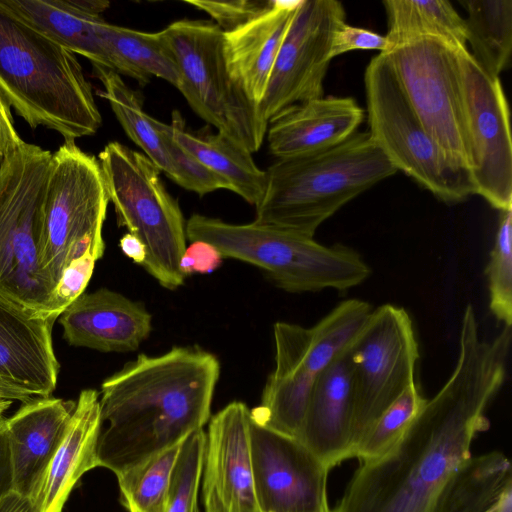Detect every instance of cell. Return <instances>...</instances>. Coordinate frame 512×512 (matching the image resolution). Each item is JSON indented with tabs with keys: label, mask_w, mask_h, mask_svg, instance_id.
Here are the masks:
<instances>
[{
	"label": "cell",
	"mask_w": 512,
	"mask_h": 512,
	"mask_svg": "<svg viewBox=\"0 0 512 512\" xmlns=\"http://www.w3.org/2000/svg\"><path fill=\"white\" fill-rule=\"evenodd\" d=\"M511 336L504 326L483 339L474 307H465L452 374L395 444L361 463L338 512H434L473 440L489 428L485 412L504 383Z\"/></svg>",
	"instance_id": "cell-1"
},
{
	"label": "cell",
	"mask_w": 512,
	"mask_h": 512,
	"mask_svg": "<svg viewBox=\"0 0 512 512\" xmlns=\"http://www.w3.org/2000/svg\"><path fill=\"white\" fill-rule=\"evenodd\" d=\"M220 362L199 346L139 354L101 384L98 467L119 476L203 429Z\"/></svg>",
	"instance_id": "cell-2"
},
{
	"label": "cell",
	"mask_w": 512,
	"mask_h": 512,
	"mask_svg": "<svg viewBox=\"0 0 512 512\" xmlns=\"http://www.w3.org/2000/svg\"><path fill=\"white\" fill-rule=\"evenodd\" d=\"M0 93L31 128L44 126L65 142L91 136L102 124L76 55L1 6Z\"/></svg>",
	"instance_id": "cell-3"
},
{
	"label": "cell",
	"mask_w": 512,
	"mask_h": 512,
	"mask_svg": "<svg viewBox=\"0 0 512 512\" xmlns=\"http://www.w3.org/2000/svg\"><path fill=\"white\" fill-rule=\"evenodd\" d=\"M397 171L368 132L325 150L277 159L265 170L254 221L313 237L342 206Z\"/></svg>",
	"instance_id": "cell-4"
},
{
	"label": "cell",
	"mask_w": 512,
	"mask_h": 512,
	"mask_svg": "<svg viewBox=\"0 0 512 512\" xmlns=\"http://www.w3.org/2000/svg\"><path fill=\"white\" fill-rule=\"evenodd\" d=\"M191 242L204 241L225 258L264 270L282 290L290 293L345 291L364 282L371 273L361 255L340 244L325 246L294 231L256 221L232 224L193 214L186 222Z\"/></svg>",
	"instance_id": "cell-5"
},
{
	"label": "cell",
	"mask_w": 512,
	"mask_h": 512,
	"mask_svg": "<svg viewBox=\"0 0 512 512\" xmlns=\"http://www.w3.org/2000/svg\"><path fill=\"white\" fill-rule=\"evenodd\" d=\"M372 310L364 300L348 299L312 327L276 322L275 368L250 418L297 438L314 382L354 342Z\"/></svg>",
	"instance_id": "cell-6"
},
{
	"label": "cell",
	"mask_w": 512,
	"mask_h": 512,
	"mask_svg": "<svg viewBox=\"0 0 512 512\" xmlns=\"http://www.w3.org/2000/svg\"><path fill=\"white\" fill-rule=\"evenodd\" d=\"M117 224L145 246L141 265L158 283L176 290L185 277L179 264L186 245V223L160 170L143 153L109 142L98 158Z\"/></svg>",
	"instance_id": "cell-7"
},
{
	"label": "cell",
	"mask_w": 512,
	"mask_h": 512,
	"mask_svg": "<svg viewBox=\"0 0 512 512\" xmlns=\"http://www.w3.org/2000/svg\"><path fill=\"white\" fill-rule=\"evenodd\" d=\"M161 33L177 64V89L191 109L218 133L257 152L268 122L230 75L223 31L210 20L181 19Z\"/></svg>",
	"instance_id": "cell-8"
},
{
	"label": "cell",
	"mask_w": 512,
	"mask_h": 512,
	"mask_svg": "<svg viewBox=\"0 0 512 512\" xmlns=\"http://www.w3.org/2000/svg\"><path fill=\"white\" fill-rule=\"evenodd\" d=\"M51 159L23 141L0 170V293L47 318L53 288L41 273L39 248Z\"/></svg>",
	"instance_id": "cell-9"
},
{
	"label": "cell",
	"mask_w": 512,
	"mask_h": 512,
	"mask_svg": "<svg viewBox=\"0 0 512 512\" xmlns=\"http://www.w3.org/2000/svg\"><path fill=\"white\" fill-rule=\"evenodd\" d=\"M369 135L397 170L445 203L475 194L470 171L432 138L414 113L382 54L364 73Z\"/></svg>",
	"instance_id": "cell-10"
},
{
	"label": "cell",
	"mask_w": 512,
	"mask_h": 512,
	"mask_svg": "<svg viewBox=\"0 0 512 512\" xmlns=\"http://www.w3.org/2000/svg\"><path fill=\"white\" fill-rule=\"evenodd\" d=\"M108 203L99 161L75 142H65L52 154L43 202L39 267L52 288L87 249L103 256Z\"/></svg>",
	"instance_id": "cell-11"
},
{
	"label": "cell",
	"mask_w": 512,
	"mask_h": 512,
	"mask_svg": "<svg viewBox=\"0 0 512 512\" xmlns=\"http://www.w3.org/2000/svg\"><path fill=\"white\" fill-rule=\"evenodd\" d=\"M459 50L436 38H420L380 54L428 133L470 171Z\"/></svg>",
	"instance_id": "cell-12"
},
{
	"label": "cell",
	"mask_w": 512,
	"mask_h": 512,
	"mask_svg": "<svg viewBox=\"0 0 512 512\" xmlns=\"http://www.w3.org/2000/svg\"><path fill=\"white\" fill-rule=\"evenodd\" d=\"M351 359L354 452L375 420L416 382L419 346L409 313L393 304L373 309L353 342Z\"/></svg>",
	"instance_id": "cell-13"
},
{
	"label": "cell",
	"mask_w": 512,
	"mask_h": 512,
	"mask_svg": "<svg viewBox=\"0 0 512 512\" xmlns=\"http://www.w3.org/2000/svg\"><path fill=\"white\" fill-rule=\"evenodd\" d=\"M475 194L493 208H512V141L508 102L468 49L459 50Z\"/></svg>",
	"instance_id": "cell-14"
},
{
	"label": "cell",
	"mask_w": 512,
	"mask_h": 512,
	"mask_svg": "<svg viewBox=\"0 0 512 512\" xmlns=\"http://www.w3.org/2000/svg\"><path fill=\"white\" fill-rule=\"evenodd\" d=\"M342 22H345V10L341 2L301 1L259 104L267 122L292 105L324 96L332 36Z\"/></svg>",
	"instance_id": "cell-15"
},
{
	"label": "cell",
	"mask_w": 512,
	"mask_h": 512,
	"mask_svg": "<svg viewBox=\"0 0 512 512\" xmlns=\"http://www.w3.org/2000/svg\"><path fill=\"white\" fill-rule=\"evenodd\" d=\"M255 494L260 512H328L330 469L301 441L254 422L249 425Z\"/></svg>",
	"instance_id": "cell-16"
},
{
	"label": "cell",
	"mask_w": 512,
	"mask_h": 512,
	"mask_svg": "<svg viewBox=\"0 0 512 512\" xmlns=\"http://www.w3.org/2000/svg\"><path fill=\"white\" fill-rule=\"evenodd\" d=\"M250 410L234 401L210 419L202 471L204 512H260L250 454Z\"/></svg>",
	"instance_id": "cell-17"
},
{
	"label": "cell",
	"mask_w": 512,
	"mask_h": 512,
	"mask_svg": "<svg viewBox=\"0 0 512 512\" xmlns=\"http://www.w3.org/2000/svg\"><path fill=\"white\" fill-rule=\"evenodd\" d=\"M54 322L0 293V378L35 397H50L59 372Z\"/></svg>",
	"instance_id": "cell-18"
},
{
	"label": "cell",
	"mask_w": 512,
	"mask_h": 512,
	"mask_svg": "<svg viewBox=\"0 0 512 512\" xmlns=\"http://www.w3.org/2000/svg\"><path fill=\"white\" fill-rule=\"evenodd\" d=\"M352 345L314 382L297 437L330 470L353 456Z\"/></svg>",
	"instance_id": "cell-19"
},
{
	"label": "cell",
	"mask_w": 512,
	"mask_h": 512,
	"mask_svg": "<svg viewBox=\"0 0 512 512\" xmlns=\"http://www.w3.org/2000/svg\"><path fill=\"white\" fill-rule=\"evenodd\" d=\"M58 318L70 345L101 352L134 351L152 330L142 302L107 288L83 293Z\"/></svg>",
	"instance_id": "cell-20"
},
{
	"label": "cell",
	"mask_w": 512,
	"mask_h": 512,
	"mask_svg": "<svg viewBox=\"0 0 512 512\" xmlns=\"http://www.w3.org/2000/svg\"><path fill=\"white\" fill-rule=\"evenodd\" d=\"M75 407V401L35 397L6 418L13 491L33 498Z\"/></svg>",
	"instance_id": "cell-21"
},
{
	"label": "cell",
	"mask_w": 512,
	"mask_h": 512,
	"mask_svg": "<svg viewBox=\"0 0 512 512\" xmlns=\"http://www.w3.org/2000/svg\"><path fill=\"white\" fill-rule=\"evenodd\" d=\"M364 110L351 97H319L292 105L268 122L269 152L277 159L334 147L357 132Z\"/></svg>",
	"instance_id": "cell-22"
},
{
	"label": "cell",
	"mask_w": 512,
	"mask_h": 512,
	"mask_svg": "<svg viewBox=\"0 0 512 512\" xmlns=\"http://www.w3.org/2000/svg\"><path fill=\"white\" fill-rule=\"evenodd\" d=\"M101 426L99 392L82 390L64 436L30 500L32 512L63 511L76 483L86 472L98 467Z\"/></svg>",
	"instance_id": "cell-23"
},
{
	"label": "cell",
	"mask_w": 512,
	"mask_h": 512,
	"mask_svg": "<svg viewBox=\"0 0 512 512\" xmlns=\"http://www.w3.org/2000/svg\"><path fill=\"white\" fill-rule=\"evenodd\" d=\"M302 0H273L265 12L223 32V48L234 81L256 105L261 103L281 44Z\"/></svg>",
	"instance_id": "cell-24"
},
{
	"label": "cell",
	"mask_w": 512,
	"mask_h": 512,
	"mask_svg": "<svg viewBox=\"0 0 512 512\" xmlns=\"http://www.w3.org/2000/svg\"><path fill=\"white\" fill-rule=\"evenodd\" d=\"M0 6L54 41L112 70L99 27L109 2L101 0H0Z\"/></svg>",
	"instance_id": "cell-25"
},
{
	"label": "cell",
	"mask_w": 512,
	"mask_h": 512,
	"mask_svg": "<svg viewBox=\"0 0 512 512\" xmlns=\"http://www.w3.org/2000/svg\"><path fill=\"white\" fill-rule=\"evenodd\" d=\"M170 127L174 141L225 181L228 190L251 205L260 201L266 186V173L256 165L250 152L207 127L196 131L188 129L178 111L172 113Z\"/></svg>",
	"instance_id": "cell-26"
},
{
	"label": "cell",
	"mask_w": 512,
	"mask_h": 512,
	"mask_svg": "<svg viewBox=\"0 0 512 512\" xmlns=\"http://www.w3.org/2000/svg\"><path fill=\"white\" fill-rule=\"evenodd\" d=\"M92 67L94 76L103 87L97 94L109 103L127 136L160 172L175 181L176 170L170 155L173 142L170 124L146 113L141 95L130 88L120 74L106 67Z\"/></svg>",
	"instance_id": "cell-27"
},
{
	"label": "cell",
	"mask_w": 512,
	"mask_h": 512,
	"mask_svg": "<svg viewBox=\"0 0 512 512\" xmlns=\"http://www.w3.org/2000/svg\"><path fill=\"white\" fill-rule=\"evenodd\" d=\"M511 487V463L502 452L471 454L448 479L434 512H496Z\"/></svg>",
	"instance_id": "cell-28"
},
{
	"label": "cell",
	"mask_w": 512,
	"mask_h": 512,
	"mask_svg": "<svg viewBox=\"0 0 512 512\" xmlns=\"http://www.w3.org/2000/svg\"><path fill=\"white\" fill-rule=\"evenodd\" d=\"M99 35L116 73L136 80L141 86L155 76L178 87L177 64L161 31L143 32L103 20Z\"/></svg>",
	"instance_id": "cell-29"
},
{
	"label": "cell",
	"mask_w": 512,
	"mask_h": 512,
	"mask_svg": "<svg viewBox=\"0 0 512 512\" xmlns=\"http://www.w3.org/2000/svg\"><path fill=\"white\" fill-rule=\"evenodd\" d=\"M383 5L390 49L420 38H436L456 49H467L465 20L449 1L385 0Z\"/></svg>",
	"instance_id": "cell-30"
},
{
	"label": "cell",
	"mask_w": 512,
	"mask_h": 512,
	"mask_svg": "<svg viewBox=\"0 0 512 512\" xmlns=\"http://www.w3.org/2000/svg\"><path fill=\"white\" fill-rule=\"evenodd\" d=\"M466 9L467 44L472 57L492 78H499L512 52V0H460Z\"/></svg>",
	"instance_id": "cell-31"
},
{
	"label": "cell",
	"mask_w": 512,
	"mask_h": 512,
	"mask_svg": "<svg viewBox=\"0 0 512 512\" xmlns=\"http://www.w3.org/2000/svg\"><path fill=\"white\" fill-rule=\"evenodd\" d=\"M181 443L117 476L127 512H165L172 471Z\"/></svg>",
	"instance_id": "cell-32"
},
{
	"label": "cell",
	"mask_w": 512,
	"mask_h": 512,
	"mask_svg": "<svg viewBox=\"0 0 512 512\" xmlns=\"http://www.w3.org/2000/svg\"><path fill=\"white\" fill-rule=\"evenodd\" d=\"M426 401L416 382L408 386L365 432L353 458L364 463L385 453L405 433Z\"/></svg>",
	"instance_id": "cell-33"
},
{
	"label": "cell",
	"mask_w": 512,
	"mask_h": 512,
	"mask_svg": "<svg viewBox=\"0 0 512 512\" xmlns=\"http://www.w3.org/2000/svg\"><path fill=\"white\" fill-rule=\"evenodd\" d=\"M489 307L494 317L512 325V208L500 211L498 229L485 269Z\"/></svg>",
	"instance_id": "cell-34"
},
{
	"label": "cell",
	"mask_w": 512,
	"mask_h": 512,
	"mask_svg": "<svg viewBox=\"0 0 512 512\" xmlns=\"http://www.w3.org/2000/svg\"><path fill=\"white\" fill-rule=\"evenodd\" d=\"M206 432L191 433L180 446L172 471L165 512H200L198 491L202 478Z\"/></svg>",
	"instance_id": "cell-35"
},
{
	"label": "cell",
	"mask_w": 512,
	"mask_h": 512,
	"mask_svg": "<svg viewBox=\"0 0 512 512\" xmlns=\"http://www.w3.org/2000/svg\"><path fill=\"white\" fill-rule=\"evenodd\" d=\"M99 260L91 248L74 258L63 269L52 289L48 303V316L56 320L80 295L91 279L95 263Z\"/></svg>",
	"instance_id": "cell-36"
},
{
	"label": "cell",
	"mask_w": 512,
	"mask_h": 512,
	"mask_svg": "<svg viewBox=\"0 0 512 512\" xmlns=\"http://www.w3.org/2000/svg\"><path fill=\"white\" fill-rule=\"evenodd\" d=\"M208 14L223 31H232L265 12L273 0L184 1Z\"/></svg>",
	"instance_id": "cell-37"
},
{
	"label": "cell",
	"mask_w": 512,
	"mask_h": 512,
	"mask_svg": "<svg viewBox=\"0 0 512 512\" xmlns=\"http://www.w3.org/2000/svg\"><path fill=\"white\" fill-rule=\"evenodd\" d=\"M389 49L390 45L385 35L342 22L333 33L329 57L332 60L355 50H378L379 53H384Z\"/></svg>",
	"instance_id": "cell-38"
},
{
	"label": "cell",
	"mask_w": 512,
	"mask_h": 512,
	"mask_svg": "<svg viewBox=\"0 0 512 512\" xmlns=\"http://www.w3.org/2000/svg\"><path fill=\"white\" fill-rule=\"evenodd\" d=\"M223 260L214 246L204 241H193L186 247L179 268L184 277L193 273L210 274L221 266Z\"/></svg>",
	"instance_id": "cell-39"
},
{
	"label": "cell",
	"mask_w": 512,
	"mask_h": 512,
	"mask_svg": "<svg viewBox=\"0 0 512 512\" xmlns=\"http://www.w3.org/2000/svg\"><path fill=\"white\" fill-rule=\"evenodd\" d=\"M13 121L11 106L0 93V170L6 159L22 144Z\"/></svg>",
	"instance_id": "cell-40"
},
{
	"label": "cell",
	"mask_w": 512,
	"mask_h": 512,
	"mask_svg": "<svg viewBox=\"0 0 512 512\" xmlns=\"http://www.w3.org/2000/svg\"><path fill=\"white\" fill-rule=\"evenodd\" d=\"M13 490L6 418L0 415V498Z\"/></svg>",
	"instance_id": "cell-41"
},
{
	"label": "cell",
	"mask_w": 512,
	"mask_h": 512,
	"mask_svg": "<svg viewBox=\"0 0 512 512\" xmlns=\"http://www.w3.org/2000/svg\"><path fill=\"white\" fill-rule=\"evenodd\" d=\"M119 246L122 252L134 263L142 265L146 258L143 243L134 235L125 233L120 239Z\"/></svg>",
	"instance_id": "cell-42"
},
{
	"label": "cell",
	"mask_w": 512,
	"mask_h": 512,
	"mask_svg": "<svg viewBox=\"0 0 512 512\" xmlns=\"http://www.w3.org/2000/svg\"><path fill=\"white\" fill-rule=\"evenodd\" d=\"M0 512H32L31 502L12 490L0 498Z\"/></svg>",
	"instance_id": "cell-43"
},
{
	"label": "cell",
	"mask_w": 512,
	"mask_h": 512,
	"mask_svg": "<svg viewBox=\"0 0 512 512\" xmlns=\"http://www.w3.org/2000/svg\"><path fill=\"white\" fill-rule=\"evenodd\" d=\"M35 398L30 392L0 378V399L26 403Z\"/></svg>",
	"instance_id": "cell-44"
},
{
	"label": "cell",
	"mask_w": 512,
	"mask_h": 512,
	"mask_svg": "<svg viewBox=\"0 0 512 512\" xmlns=\"http://www.w3.org/2000/svg\"><path fill=\"white\" fill-rule=\"evenodd\" d=\"M496 512H512V488L505 492Z\"/></svg>",
	"instance_id": "cell-45"
},
{
	"label": "cell",
	"mask_w": 512,
	"mask_h": 512,
	"mask_svg": "<svg viewBox=\"0 0 512 512\" xmlns=\"http://www.w3.org/2000/svg\"><path fill=\"white\" fill-rule=\"evenodd\" d=\"M12 402L11 400L0 399V415L11 406Z\"/></svg>",
	"instance_id": "cell-46"
},
{
	"label": "cell",
	"mask_w": 512,
	"mask_h": 512,
	"mask_svg": "<svg viewBox=\"0 0 512 512\" xmlns=\"http://www.w3.org/2000/svg\"><path fill=\"white\" fill-rule=\"evenodd\" d=\"M328 512H338L337 508L330 509Z\"/></svg>",
	"instance_id": "cell-47"
}]
</instances>
